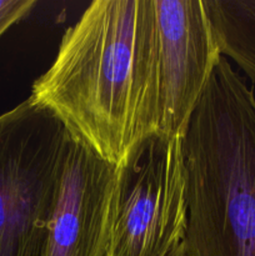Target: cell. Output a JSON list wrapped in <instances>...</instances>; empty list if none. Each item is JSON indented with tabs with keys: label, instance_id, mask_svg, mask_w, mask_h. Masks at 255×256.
Returning <instances> with one entry per match:
<instances>
[{
	"label": "cell",
	"instance_id": "8",
	"mask_svg": "<svg viewBox=\"0 0 255 256\" xmlns=\"http://www.w3.org/2000/svg\"><path fill=\"white\" fill-rule=\"evenodd\" d=\"M36 0H0V36L36 6Z\"/></svg>",
	"mask_w": 255,
	"mask_h": 256
},
{
	"label": "cell",
	"instance_id": "9",
	"mask_svg": "<svg viewBox=\"0 0 255 256\" xmlns=\"http://www.w3.org/2000/svg\"><path fill=\"white\" fill-rule=\"evenodd\" d=\"M168 256H185V252H184V246H182V242L179 244L178 246H175L172 252H169Z\"/></svg>",
	"mask_w": 255,
	"mask_h": 256
},
{
	"label": "cell",
	"instance_id": "4",
	"mask_svg": "<svg viewBox=\"0 0 255 256\" xmlns=\"http://www.w3.org/2000/svg\"><path fill=\"white\" fill-rule=\"evenodd\" d=\"M186 219L182 138L146 135L115 166L109 256H168Z\"/></svg>",
	"mask_w": 255,
	"mask_h": 256
},
{
	"label": "cell",
	"instance_id": "2",
	"mask_svg": "<svg viewBox=\"0 0 255 256\" xmlns=\"http://www.w3.org/2000/svg\"><path fill=\"white\" fill-rule=\"evenodd\" d=\"M185 256H255V92L222 56L182 136Z\"/></svg>",
	"mask_w": 255,
	"mask_h": 256
},
{
	"label": "cell",
	"instance_id": "7",
	"mask_svg": "<svg viewBox=\"0 0 255 256\" xmlns=\"http://www.w3.org/2000/svg\"><path fill=\"white\" fill-rule=\"evenodd\" d=\"M222 56L255 82V0H204Z\"/></svg>",
	"mask_w": 255,
	"mask_h": 256
},
{
	"label": "cell",
	"instance_id": "5",
	"mask_svg": "<svg viewBox=\"0 0 255 256\" xmlns=\"http://www.w3.org/2000/svg\"><path fill=\"white\" fill-rule=\"evenodd\" d=\"M159 40L158 132L182 138L222 59L204 0H154Z\"/></svg>",
	"mask_w": 255,
	"mask_h": 256
},
{
	"label": "cell",
	"instance_id": "3",
	"mask_svg": "<svg viewBox=\"0 0 255 256\" xmlns=\"http://www.w3.org/2000/svg\"><path fill=\"white\" fill-rule=\"evenodd\" d=\"M69 132L28 98L0 115V256H42Z\"/></svg>",
	"mask_w": 255,
	"mask_h": 256
},
{
	"label": "cell",
	"instance_id": "1",
	"mask_svg": "<svg viewBox=\"0 0 255 256\" xmlns=\"http://www.w3.org/2000/svg\"><path fill=\"white\" fill-rule=\"evenodd\" d=\"M29 99L116 165L158 132L159 40L154 0H95L68 28Z\"/></svg>",
	"mask_w": 255,
	"mask_h": 256
},
{
	"label": "cell",
	"instance_id": "6",
	"mask_svg": "<svg viewBox=\"0 0 255 256\" xmlns=\"http://www.w3.org/2000/svg\"><path fill=\"white\" fill-rule=\"evenodd\" d=\"M115 166L69 134L42 256H109Z\"/></svg>",
	"mask_w": 255,
	"mask_h": 256
}]
</instances>
